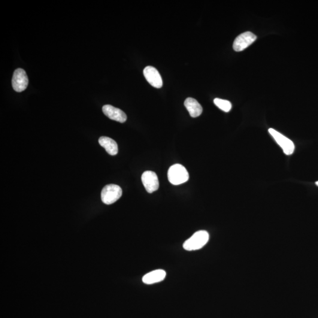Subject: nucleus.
Returning a JSON list of instances; mask_svg holds the SVG:
<instances>
[{"instance_id":"nucleus-1","label":"nucleus","mask_w":318,"mask_h":318,"mask_svg":"<svg viewBox=\"0 0 318 318\" xmlns=\"http://www.w3.org/2000/svg\"><path fill=\"white\" fill-rule=\"evenodd\" d=\"M210 239L207 231H199L194 233L190 238L184 242L183 247L187 251L196 250L205 247Z\"/></svg>"},{"instance_id":"nucleus-2","label":"nucleus","mask_w":318,"mask_h":318,"mask_svg":"<svg viewBox=\"0 0 318 318\" xmlns=\"http://www.w3.org/2000/svg\"><path fill=\"white\" fill-rule=\"evenodd\" d=\"M168 177L170 183L174 185H179L185 183L189 178L186 169L180 164L172 166L169 169Z\"/></svg>"},{"instance_id":"nucleus-3","label":"nucleus","mask_w":318,"mask_h":318,"mask_svg":"<svg viewBox=\"0 0 318 318\" xmlns=\"http://www.w3.org/2000/svg\"><path fill=\"white\" fill-rule=\"evenodd\" d=\"M122 195V189L116 184H108L101 192V199L106 205H111L118 201Z\"/></svg>"},{"instance_id":"nucleus-4","label":"nucleus","mask_w":318,"mask_h":318,"mask_svg":"<svg viewBox=\"0 0 318 318\" xmlns=\"http://www.w3.org/2000/svg\"><path fill=\"white\" fill-rule=\"evenodd\" d=\"M269 132L274 138L279 146L283 150L284 154L286 155H291L294 152V143L289 139L287 138L274 129H269Z\"/></svg>"},{"instance_id":"nucleus-5","label":"nucleus","mask_w":318,"mask_h":318,"mask_svg":"<svg viewBox=\"0 0 318 318\" xmlns=\"http://www.w3.org/2000/svg\"><path fill=\"white\" fill-rule=\"evenodd\" d=\"M29 84V78L25 71L18 69L15 71L12 78V86L17 92H22L27 89Z\"/></svg>"},{"instance_id":"nucleus-6","label":"nucleus","mask_w":318,"mask_h":318,"mask_svg":"<svg viewBox=\"0 0 318 318\" xmlns=\"http://www.w3.org/2000/svg\"><path fill=\"white\" fill-rule=\"evenodd\" d=\"M257 37L252 32H247L238 36L233 42V48L236 51L246 49L256 40Z\"/></svg>"},{"instance_id":"nucleus-7","label":"nucleus","mask_w":318,"mask_h":318,"mask_svg":"<svg viewBox=\"0 0 318 318\" xmlns=\"http://www.w3.org/2000/svg\"><path fill=\"white\" fill-rule=\"evenodd\" d=\"M141 181L148 193H153L159 189L158 177L154 172H144L141 176Z\"/></svg>"},{"instance_id":"nucleus-8","label":"nucleus","mask_w":318,"mask_h":318,"mask_svg":"<svg viewBox=\"0 0 318 318\" xmlns=\"http://www.w3.org/2000/svg\"><path fill=\"white\" fill-rule=\"evenodd\" d=\"M143 74L148 83L151 86L160 89L163 86V80L161 75L156 68L152 66H147L143 71Z\"/></svg>"},{"instance_id":"nucleus-9","label":"nucleus","mask_w":318,"mask_h":318,"mask_svg":"<svg viewBox=\"0 0 318 318\" xmlns=\"http://www.w3.org/2000/svg\"><path fill=\"white\" fill-rule=\"evenodd\" d=\"M103 112L109 119L120 123H125L127 116L125 112L120 109L111 105H105L102 108Z\"/></svg>"},{"instance_id":"nucleus-10","label":"nucleus","mask_w":318,"mask_h":318,"mask_svg":"<svg viewBox=\"0 0 318 318\" xmlns=\"http://www.w3.org/2000/svg\"><path fill=\"white\" fill-rule=\"evenodd\" d=\"M166 276V273L164 270L157 269V270L148 272L146 275H145L142 278V281L145 284H152L164 280Z\"/></svg>"},{"instance_id":"nucleus-11","label":"nucleus","mask_w":318,"mask_h":318,"mask_svg":"<svg viewBox=\"0 0 318 318\" xmlns=\"http://www.w3.org/2000/svg\"><path fill=\"white\" fill-rule=\"evenodd\" d=\"M187 110H188L190 116L192 117H198L202 113L203 108L202 106L196 99L189 98H187L184 103Z\"/></svg>"},{"instance_id":"nucleus-12","label":"nucleus","mask_w":318,"mask_h":318,"mask_svg":"<svg viewBox=\"0 0 318 318\" xmlns=\"http://www.w3.org/2000/svg\"><path fill=\"white\" fill-rule=\"evenodd\" d=\"M100 145L105 148L107 152L111 156L116 155L118 153V146L116 141L113 139L102 136L99 139Z\"/></svg>"},{"instance_id":"nucleus-13","label":"nucleus","mask_w":318,"mask_h":318,"mask_svg":"<svg viewBox=\"0 0 318 318\" xmlns=\"http://www.w3.org/2000/svg\"><path fill=\"white\" fill-rule=\"evenodd\" d=\"M214 104L217 107L225 112H229L231 110L232 104L231 103L226 100L216 98L214 99Z\"/></svg>"},{"instance_id":"nucleus-14","label":"nucleus","mask_w":318,"mask_h":318,"mask_svg":"<svg viewBox=\"0 0 318 318\" xmlns=\"http://www.w3.org/2000/svg\"><path fill=\"white\" fill-rule=\"evenodd\" d=\"M316 183L317 185L318 186V181H317Z\"/></svg>"}]
</instances>
